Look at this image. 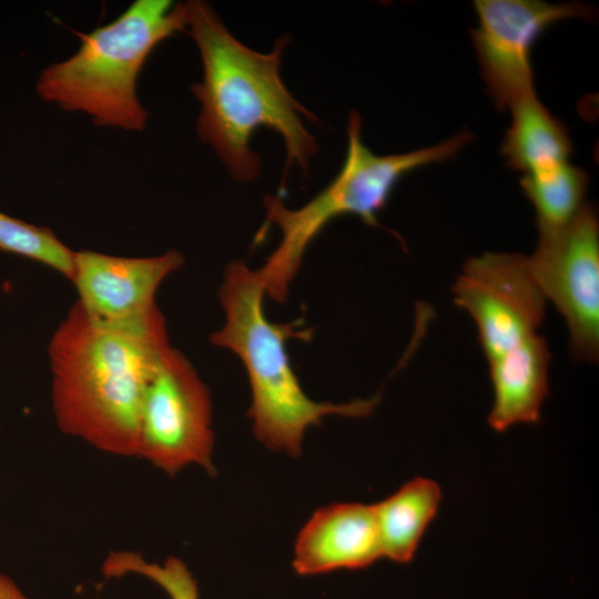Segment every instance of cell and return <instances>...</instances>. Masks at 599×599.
Masks as SVG:
<instances>
[{
    "label": "cell",
    "instance_id": "cell-7",
    "mask_svg": "<svg viewBox=\"0 0 599 599\" xmlns=\"http://www.w3.org/2000/svg\"><path fill=\"white\" fill-rule=\"evenodd\" d=\"M547 301L566 321L570 354L597 362L599 355V221L586 204L565 226L539 233L528 256Z\"/></svg>",
    "mask_w": 599,
    "mask_h": 599
},
{
    "label": "cell",
    "instance_id": "cell-5",
    "mask_svg": "<svg viewBox=\"0 0 599 599\" xmlns=\"http://www.w3.org/2000/svg\"><path fill=\"white\" fill-rule=\"evenodd\" d=\"M347 148L336 176L318 194L297 209L287 207L281 197L264 199L266 221L281 235L277 246L258 268L266 296L284 302L312 242L335 219L358 217L378 227V213L386 206L397 183L420 167L453 159L471 140L461 131L436 145L415 151L379 155L362 140V119L352 111L347 121Z\"/></svg>",
    "mask_w": 599,
    "mask_h": 599
},
{
    "label": "cell",
    "instance_id": "cell-17",
    "mask_svg": "<svg viewBox=\"0 0 599 599\" xmlns=\"http://www.w3.org/2000/svg\"><path fill=\"white\" fill-rule=\"evenodd\" d=\"M102 572L108 578L141 575L159 585L170 599H199L195 578L176 557H169L163 564H156L144 560L134 551H111L103 561Z\"/></svg>",
    "mask_w": 599,
    "mask_h": 599
},
{
    "label": "cell",
    "instance_id": "cell-9",
    "mask_svg": "<svg viewBox=\"0 0 599 599\" xmlns=\"http://www.w3.org/2000/svg\"><path fill=\"white\" fill-rule=\"evenodd\" d=\"M471 38L489 95L500 109L536 95L530 61L534 43L551 24L591 13L581 3L539 0H476Z\"/></svg>",
    "mask_w": 599,
    "mask_h": 599
},
{
    "label": "cell",
    "instance_id": "cell-15",
    "mask_svg": "<svg viewBox=\"0 0 599 599\" xmlns=\"http://www.w3.org/2000/svg\"><path fill=\"white\" fill-rule=\"evenodd\" d=\"M587 173L569 162L524 174L520 186L536 212L539 233L568 224L586 205Z\"/></svg>",
    "mask_w": 599,
    "mask_h": 599
},
{
    "label": "cell",
    "instance_id": "cell-18",
    "mask_svg": "<svg viewBox=\"0 0 599 599\" xmlns=\"http://www.w3.org/2000/svg\"><path fill=\"white\" fill-rule=\"evenodd\" d=\"M0 599L28 598L10 577L0 573Z\"/></svg>",
    "mask_w": 599,
    "mask_h": 599
},
{
    "label": "cell",
    "instance_id": "cell-16",
    "mask_svg": "<svg viewBox=\"0 0 599 599\" xmlns=\"http://www.w3.org/2000/svg\"><path fill=\"white\" fill-rule=\"evenodd\" d=\"M0 252L44 264L65 276L73 274L74 252L47 226H38L0 212Z\"/></svg>",
    "mask_w": 599,
    "mask_h": 599
},
{
    "label": "cell",
    "instance_id": "cell-1",
    "mask_svg": "<svg viewBox=\"0 0 599 599\" xmlns=\"http://www.w3.org/2000/svg\"><path fill=\"white\" fill-rule=\"evenodd\" d=\"M185 3L186 32L203 65L202 80L191 87L200 103V139L215 151L234 180L247 182L257 177L261 166L251 140L258 129L266 128L283 139L286 167L297 165L307 172L318 146L303 118H316L281 78L288 39H277L268 53L257 52L236 39L209 3Z\"/></svg>",
    "mask_w": 599,
    "mask_h": 599
},
{
    "label": "cell",
    "instance_id": "cell-10",
    "mask_svg": "<svg viewBox=\"0 0 599 599\" xmlns=\"http://www.w3.org/2000/svg\"><path fill=\"white\" fill-rule=\"evenodd\" d=\"M183 263V255L175 250L146 257L74 252L70 281L78 292L75 303L101 325L145 323L160 311L155 302L160 285Z\"/></svg>",
    "mask_w": 599,
    "mask_h": 599
},
{
    "label": "cell",
    "instance_id": "cell-8",
    "mask_svg": "<svg viewBox=\"0 0 599 599\" xmlns=\"http://www.w3.org/2000/svg\"><path fill=\"white\" fill-rule=\"evenodd\" d=\"M454 303L473 318L490 361L538 333L547 300L529 264L518 253H485L468 258L453 285Z\"/></svg>",
    "mask_w": 599,
    "mask_h": 599
},
{
    "label": "cell",
    "instance_id": "cell-12",
    "mask_svg": "<svg viewBox=\"0 0 599 599\" xmlns=\"http://www.w3.org/2000/svg\"><path fill=\"white\" fill-rule=\"evenodd\" d=\"M550 362L551 353L539 333L487 361L494 389L487 422L495 432L540 422L541 407L549 393Z\"/></svg>",
    "mask_w": 599,
    "mask_h": 599
},
{
    "label": "cell",
    "instance_id": "cell-13",
    "mask_svg": "<svg viewBox=\"0 0 599 599\" xmlns=\"http://www.w3.org/2000/svg\"><path fill=\"white\" fill-rule=\"evenodd\" d=\"M440 501L441 490L436 481L415 477L374 504L383 558L398 564L410 562L437 516Z\"/></svg>",
    "mask_w": 599,
    "mask_h": 599
},
{
    "label": "cell",
    "instance_id": "cell-11",
    "mask_svg": "<svg viewBox=\"0 0 599 599\" xmlns=\"http://www.w3.org/2000/svg\"><path fill=\"white\" fill-rule=\"evenodd\" d=\"M383 559L374 505L338 502L317 509L300 530L293 567L301 576L363 569Z\"/></svg>",
    "mask_w": 599,
    "mask_h": 599
},
{
    "label": "cell",
    "instance_id": "cell-4",
    "mask_svg": "<svg viewBox=\"0 0 599 599\" xmlns=\"http://www.w3.org/2000/svg\"><path fill=\"white\" fill-rule=\"evenodd\" d=\"M186 26L185 2L135 0L113 21L80 33L78 51L43 69L37 92L97 125L142 131L149 114L136 93L140 72L151 52Z\"/></svg>",
    "mask_w": 599,
    "mask_h": 599
},
{
    "label": "cell",
    "instance_id": "cell-3",
    "mask_svg": "<svg viewBox=\"0 0 599 599\" xmlns=\"http://www.w3.org/2000/svg\"><path fill=\"white\" fill-rule=\"evenodd\" d=\"M265 297L258 270L241 261L229 263L219 288L224 322L210 341L235 354L246 370L251 387L248 417L256 439L271 450L297 457L308 428L333 415L366 417L379 397L341 404L308 397L286 349L288 338L301 333L291 324L271 322L264 309Z\"/></svg>",
    "mask_w": 599,
    "mask_h": 599
},
{
    "label": "cell",
    "instance_id": "cell-14",
    "mask_svg": "<svg viewBox=\"0 0 599 599\" xmlns=\"http://www.w3.org/2000/svg\"><path fill=\"white\" fill-rule=\"evenodd\" d=\"M510 110L511 124L500 148L509 166L530 174L569 162L572 146L567 129L537 95Z\"/></svg>",
    "mask_w": 599,
    "mask_h": 599
},
{
    "label": "cell",
    "instance_id": "cell-6",
    "mask_svg": "<svg viewBox=\"0 0 599 599\" xmlns=\"http://www.w3.org/2000/svg\"><path fill=\"white\" fill-rule=\"evenodd\" d=\"M212 418L207 386L191 362L167 344L143 394L136 456L171 476L190 465L214 474Z\"/></svg>",
    "mask_w": 599,
    "mask_h": 599
},
{
    "label": "cell",
    "instance_id": "cell-2",
    "mask_svg": "<svg viewBox=\"0 0 599 599\" xmlns=\"http://www.w3.org/2000/svg\"><path fill=\"white\" fill-rule=\"evenodd\" d=\"M167 344L161 311L142 324L109 326L91 321L75 303L48 347L60 430L101 451L136 456L143 394Z\"/></svg>",
    "mask_w": 599,
    "mask_h": 599
}]
</instances>
